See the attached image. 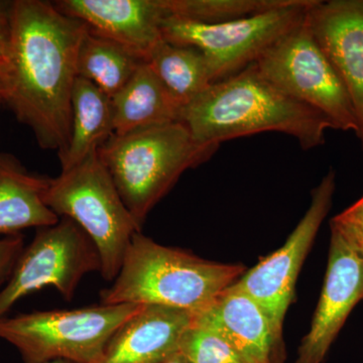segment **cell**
<instances>
[{
    "label": "cell",
    "mask_w": 363,
    "mask_h": 363,
    "mask_svg": "<svg viewBox=\"0 0 363 363\" xmlns=\"http://www.w3.org/2000/svg\"><path fill=\"white\" fill-rule=\"evenodd\" d=\"M87 26L55 4L16 0L9 6L0 101L61 157L70 142L72 95L79 48Z\"/></svg>",
    "instance_id": "1"
},
{
    "label": "cell",
    "mask_w": 363,
    "mask_h": 363,
    "mask_svg": "<svg viewBox=\"0 0 363 363\" xmlns=\"http://www.w3.org/2000/svg\"><path fill=\"white\" fill-rule=\"evenodd\" d=\"M180 121L203 145L276 131L292 136L303 150L324 145L330 121L289 96L267 80L253 63L214 83L183 107Z\"/></svg>",
    "instance_id": "2"
},
{
    "label": "cell",
    "mask_w": 363,
    "mask_h": 363,
    "mask_svg": "<svg viewBox=\"0 0 363 363\" xmlns=\"http://www.w3.org/2000/svg\"><path fill=\"white\" fill-rule=\"evenodd\" d=\"M245 272L241 264L200 259L136 233L112 285L100 295L104 305H159L197 312Z\"/></svg>",
    "instance_id": "3"
},
{
    "label": "cell",
    "mask_w": 363,
    "mask_h": 363,
    "mask_svg": "<svg viewBox=\"0 0 363 363\" xmlns=\"http://www.w3.org/2000/svg\"><path fill=\"white\" fill-rule=\"evenodd\" d=\"M219 145H203L185 124L112 135L98 149L119 195L140 228L180 177L211 159Z\"/></svg>",
    "instance_id": "4"
},
{
    "label": "cell",
    "mask_w": 363,
    "mask_h": 363,
    "mask_svg": "<svg viewBox=\"0 0 363 363\" xmlns=\"http://www.w3.org/2000/svg\"><path fill=\"white\" fill-rule=\"evenodd\" d=\"M45 202L60 218L71 219L89 236L99 252L100 274L112 283L133 236L142 228L124 204L98 152L51 178Z\"/></svg>",
    "instance_id": "5"
},
{
    "label": "cell",
    "mask_w": 363,
    "mask_h": 363,
    "mask_svg": "<svg viewBox=\"0 0 363 363\" xmlns=\"http://www.w3.org/2000/svg\"><path fill=\"white\" fill-rule=\"evenodd\" d=\"M142 307L101 304L4 316L0 339L18 350L23 363H100L112 336Z\"/></svg>",
    "instance_id": "6"
},
{
    "label": "cell",
    "mask_w": 363,
    "mask_h": 363,
    "mask_svg": "<svg viewBox=\"0 0 363 363\" xmlns=\"http://www.w3.org/2000/svg\"><path fill=\"white\" fill-rule=\"evenodd\" d=\"M255 64L272 84L326 117L333 130L357 135V116L347 91L315 39L307 13Z\"/></svg>",
    "instance_id": "7"
},
{
    "label": "cell",
    "mask_w": 363,
    "mask_h": 363,
    "mask_svg": "<svg viewBox=\"0 0 363 363\" xmlns=\"http://www.w3.org/2000/svg\"><path fill=\"white\" fill-rule=\"evenodd\" d=\"M315 0L290 4L241 20L196 23L169 16L162 25L164 40L200 50L206 57L214 83L255 63L267 48L304 21Z\"/></svg>",
    "instance_id": "8"
},
{
    "label": "cell",
    "mask_w": 363,
    "mask_h": 363,
    "mask_svg": "<svg viewBox=\"0 0 363 363\" xmlns=\"http://www.w3.org/2000/svg\"><path fill=\"white\" fill-rule=\"evenodd\" d=\"M94 272H101L99 252L75 222L61 217L55 225L38 228L0 291V318L7 316L21 298L45 286L71 301L86 274Z\"/></svg>",
    "instance_id": "9"
},
{
    "label": "cell",
    "mask_w": 363,
    "mask_h": 363,
    "mask_svg": "<svg viewBox=\"0 0 363 363\" xmlns=\"http://www.w3.org/2000/svg\"><path fill=\"white\" fill-rule=\"evenodd\" d=\"M335 192V173L330 169L314 190L311 204L285 245L245 272L235 285L266 313L277 338L283 341V325L292 304L301 267L311 248Z\"/></svg>",
    "instance_id": "10"
},
{
    "label": "cell",
    "mask_w": 363,
    "mask_h": 363,
    "mask_svg": "<svg viewBox=\"0 0 363 363\" xmlns=\"http://www.w3.org/2000/svg\"><path fill=\"white\" fill-rule=\"evenodd\" d=\"M363 300V257L331 229L328 266L311 328L295 363H323L351 311Z\"/></svg>",
    "instance_id": "11"
},
{
    "label": "cell",
    "mask_w": 363,
    "mask_h": 363,
    "mask_svg": "<svg viewBox=\"0 0 363 363\" xmlns=\"http://www.w3.org/2000/svg\"><path fill=\"white\" fill-rule=\"evenodd\" d=\"M307 21L347 91L363 150V0H315Z\"/></svg>",
    "instance_id": "12"
},
{
    "label": "cell",
    "mask_w": 363,
    "mask_h": 363,
    "mask_svg": "<svg viewBox=\"0 0 363 363\" xmlns=\"http://www.w3.org/2000/svg\"><path fill=\"white\" fill-rule=\"evenodd\" d=\"M62 13L84 23L91 32L113 40L147 61L164 40L171 16L167 0H60Z\"/></svg>",
    "instance_id": "13"
},
{
    "label": "cell",
    "mask_w": 363,
    "mask_h": 363,
    "mask_svg": "<svg viewBox=\"0 0 363 363\" xmlns=\"http://www.w3.org/2000/svg\"><path fill=\"white\" fill-rule=\"evenodd\" d=\"M193 324L218 332L248 363H279L283 341L266 313L235 283L206 307L193 313Z\"/></svg>",
    "instance_id": "14"
},
{
    "label": "cell",
    "mask_w": 363,
    "mask_h": 363,
    "mask_svg": "<svg viewBox=\"0 0 363 363\" xmlns=\"http://www.w3.org/2000/svg\"><path fill=\"white\" fill-rule=\"evenodd\" d=\"M193 312L143 305L116 332L100 363H164L178 354Z\"/></svg>",
    "instance_id": "15"
},
{
    "label": "cell",
    "mask_w": 363,
    "mask_h": 363,
    "mask_svg": "<svg viewBox=\"0 0 363 363\" xmlns=\"http://www.w3.org/2000/svg\"><path fill=\"white\" fill-rule=\"evenodd\" d=\"M50 180L28 172L13 155L0 152V233L13 235L58 223L60 217L45 202Z\"/></svg>",
    "instance_id": "16"
},
{
    "label": "cell",
    "mask_w": 363,
    "mask_h": 363,
    "mask_svg": "<svg viewBox=\"0 0 363 363\" xmlns=\"http://www.w3.org/2000/svg\"><path fill=\"white\" fill-rule=\"evenodd\" d=\"M113 135L180 121V102L145 62L123 89L111 98Z\"/></svg>",
    "instance_id": "17"
},
{
    "label": "cell",
    "mask_w": 363,
    "mask_h": 363,
    "mask_svg": "<svg viewBox=\"0 0 363 363\" xmlns=\"http://www.w3.org/2000/svg\"><path fill=\"white\" fill-rule=\"evenodd\" d=\"M112 135L111 98L78 76L72 95L70 142L65 154L59 157L62 171L84 161Z\"/></svg>",
    "instance_id": "18"
},
{
    "label": "cell",
    "mask_w": 363,
    "mask_h": 363,
    "mask_svg": "<svg viewBox=\"0 0 363 363\" xmlns=\"http://www.w3.org/2000/svg\"><path fill=\"white\" fill-rule=\"evenodd\" d=\"M143 63L145 60L135 52L87 28L79 48L77 74L112 98Z\"/></svg>",
    "instance_id": "19"
},
{
    "label": "cell",
    "mask_w": 363,
    "mask_h": 363,
    "mask_svg": "<svg viewBox=\"0 0 363 363\" xmlns=\"http://www.w3.org/2000/svg\"><path fill=\"white\" fill-rule=\"evenodd\" d=\"M145 62L183 107L213 84L206 57L194 47L164 40Z\"/></svg>",
    "instance_id": "20"
},
{
    "label": "cell",
    "mask_w": 363,
    "mask_h": 363,
    "mask_svg": "<svg viewBox=\"0 0 363 363\" xmlns=\"http://www.w3.org/2000/svg\"><path fill=\"white\" fill-rule=\"evenodd\" d=\"M292 0H167L174 18L202 23L241 20L285 6Z\"/></svg>",
    "instance_id": "21"
},
{
    "label": "cell",
    "mask_w": 363,
    "mask_h": 363,
    "mask_svg": "<svg viewBox=\"0 0 363 363\" xmlns=\"http://www.w3.org/2000/svg\"><path fill=\"white\" fill-rule=\"evenodd\" d=\"M179 353L190 363H248L218 332L193 323L182 337Z\"/></svg>",
    "instance_id": "22"
},
{
    "label": "cell",
    "mask_w": 363,
    "mask_h": 363,
    "mask_svg": "<svg viewBox=\"0 0 363 363\" xmlns=\"http://www.w3.org/2000/svg\"><path fill=\"white\" fill-rule=\"evenodd\" d=\"M330 227L363 257V196L332 218Z\"/></svg>",
    "instance_id": "23"
},
{
    "label": "cell",
    "mask_w": 363,
    "mask_h": 363,
    "mask_svg": "<svg viewBox=\"0 0 363 363\" xmlns=\"http://www.w3.org/2000/svg\"><path fill=\"white\" fill-rule=\"evenodd\" d=\"M25 247V236L21 233L0 238V291L11 279Z\"/></svg>",
    "instance_id": "24"
},
{
    "label": "cell",
    "mask_w": 363,
    "mask_h": 363,
    "mask_svg": "<svg viewBox=\"0 0 363 363\" xmlns=\"http://www.w3.org/2000/svg\"><path fill=\"white\" fill-rule=\"evenodd\" d=\"M0 28L4 30H9V11L7 13L2 9L0 4Z\"/></svg>",
    "instance_id": "25"
},
{
    "label": "cell",
    "mask_w": 363,
    "mask_h": 363,
    "mask_svg": "<svg viewBox=\"0 0 363 363\" xmlns=\"http://www.w3.org/2000/svg\"><path fill=\"white\" fill-rule=\"evenodd\" d=\"M164 363H190L188 362L187 359H186L185 357H182L180 353H178V354H176L175 357H173L171 358V359H169L168 362H166Z\"/></svg>",
    "instance_id": "26"
},
{
    "label": "cell",
    "mask_w": 363,
    "mask_h": 363,
    "mask_svg": "<svg viewBox=\"0 0 363 363\" xmlns=\"http://www.w3.org/2000/svg\"><path fill=\"white\" fill-rule=\"evenodd\" d=\"M4 65V55H0V75H1L2 68Z\"/></svg>",
    "instance_id": "27"
},
{
    "label": "cell",
    "mask_w": 363,
    "mask_h": 363,
    "mask_svg": "<svg viewBox=\"0 0 363 363\" xmlns=\"http://www.w3.org/2000/svg\"><path fill=\"white\" fill-rule=\"evenodd\" d=\"M47 363H73L71 362H67V360L63 359H57V360H52V362H47Z\"/></svg>",
    "instance_id": "28"
},
{
    "label": "cell",
    "mask_w": 363,
    "mask_h": 363,
    "mask_svg": "<svg viewBox=\"0 0 363 363\" xmlns=\"http://www.w3.org/2000/svg\"><path fill=\"white\" fill-rule=\"evenodd\" d=\"M0 104H1V101H0Z\"/></svg>",
    "instance_id": "29"
}]
</instances>
